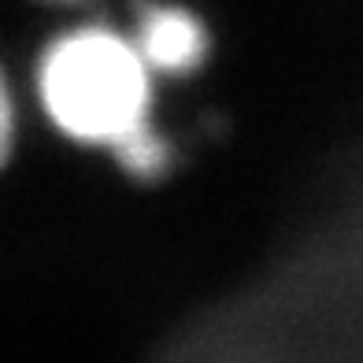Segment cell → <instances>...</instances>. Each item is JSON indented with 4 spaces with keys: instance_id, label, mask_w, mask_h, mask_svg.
Listing matches in <instances>:
<instances>
[{
    "instance_id": "6da1fadb",
    "label": "cell",
    "mask_w": 363,
    "mask_h": 363,
    "mask_svg": "<svg viewBox=\"0 0 363 363\" xmlns=\"http://www.w3.org/2000/svg\"><path fill=\"white\" fill-rule=\"evenodd\" d=\"M30 93L56 141L104 156L130 182L152 186L178 163V138L163 119V82L119 15L96 11L52 30L30 63Z\"/></svg>"
},
{
    "instance_id": "7a4b0ae2",
    "label": "cell",
    "mask_w": 363,
    "mask_h": 363,
    "mask_svg": "<svg viewBox=\"0 0 363 363\" xmlns=\"http://www.w3.org/2000/svg\"><path fill=\"white\" fill-rule=\"evenodd\" d=\"M119 19L163 89L201 78L216 60V23L196 0H123Z\"/></svg>"
},
{
    "instance_id": "3957f363",
    "label": "cell",
    "mask_w": 363,
    "mask_h": 363,
    "mask_svg": "<svg viewBox=\"0 0 363 363\" xmlns=\"http://www.w3.org/2000/svg\"><path fill=\"white\" fill-rule=\"evenodd\" d=\"M15 145H19V101H15V89L0 67V171L11 163Z\"/></svg>"
},
{
    "instance_id": "277c9868",
    "label": "cell",
    "mask_w": 363,
    "mask_h": 363,
    "mask_svg": "<svg viewBox=\"0 0 363 363\" xmlns=\"http://www.w3.org/2000/svg\"><path fill=\"white\" fill-rule=\"evenodd\" d=\"M38 4H52V8H82V4H93V0H38Z\"/></svg>"
}]
</instances>
